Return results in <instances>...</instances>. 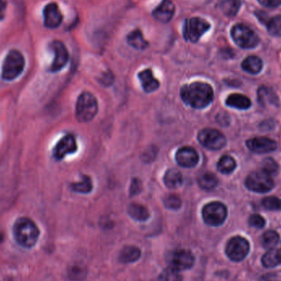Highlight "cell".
<instances>
[{
    "label": "cell",
    "mask_w": 281,
    "mask_h": 281,
    "mask_svg": "<svg viewBox=\"0 0 281 281\" xmlns=\"http://www.w3.org/2000/svg\"><path fill=\"white\" fill-rule=\"evenodd\" d=\"M138 77L142 83V87L143 90L147 92L150 93L152 91L157 90L159 87V83L157 79H155L154 77L152 71L150 68L142 71L138 73Z\"/></svg>",
    "instance_id": "16"
},
{
    "label": "cell",
    "mask_w": 281,
    "mask_h": 281,
    "mask_svg": "<svg viewBox=\"0 0 281 281\" xmlns=\"http://www.w3.org/2000/svg\"><path fill=\"white\" fill-rule=\"evenodd\" d=\"M248 149L257 154L269 153L277 149V143L266 136H256L246 142Z\"/></svg>",
    "instance_id": "13"
},
{
    "label": "cell",
    "mask_w": 281,
    "mask_h": 281,
    "mask_svg": "<svg viewBox=\"0 0 281 281\" xmlns=\"http://www.w3.org/2000/svg\"><path fill=\"white\" fill-rule=\"evenodd\" d=\"M231 36L236 45L243 49H253L260 42L256 32L244 24L234 26L231 29Z\"/></svg>",
    "instance_id": "5"
},
{
    "label": "cell",
    "mask_w": 281,
    "mask_h": 281,
    "mask_svg": "<svg viewBox=\"0 0 281 281\" xmlns=\"http://www.w3.org/2000/svg\"><path fill=\"white\" fill-rule=\"evenodd\" d=\"M199 143L211 151H219L226 145V136L213 128H205L198 133Z\"/></svg>",
    "instance_id": "10"
},
{
    "label": "cell",
    "mask_w": 281,
    "mask_h": 281,
    "mask_svg": "<svg viewBox=\"0 0 281 281\" xmlns=\"http://www.w3.org/2000/svg\"><path fill=\"white\" fill-rule=\"evenodd\" d=\"M262 264L266 268H274L281 265L280 249H269L262 257Z\"/></svg>",
    "instance_id": "17"
},
{
    "label": "cell",
    "mask_w": 281,
    "mask_h": 281,
    "mask_svg": "<svg viewBox=\"0 0 281 281\" xmlns=\"http://www.w3.org/2000/svg\"><path fill=\"white\" fill-rule=\"evenodd\" d=\"M262 171L272 178L279 174V166L272 158H266L262 163Z\"/></svg>",
    "instance_id": "29"
},
{
    "label": "cell",
    "mask_w": 281,
    "mask_h": 281,
    "mask_svg": "<svg viewBox=\"0 0 281 281\" xmlns=\"http://www.w3.org/2000/svg\"><path fill=\"white\" fill-rule=\"evenodd\" d=\"M164 181L168 188H178L183 184V175L181 172L178 171L177 169H170L167 170L164 178Z\"/></svg>",
    "instance_id": "22"
},
{
    "label": "cell",
    "mask_w": 281,
    "mask_h": 281,
    "mask_svg": "<svg viewBox=\"0 0 281 281\" xmlns=\"http://www.w3.org/2000/svg\"><path fill=\"white\" fill-rule=\"evenodd\" d=\"M241 7L240 0H224L220 3L219 8L222 9L224 14L227 17H234Z\"/></svg>",
    "instance_id": "26"
},
{
    "label": "cell",
    "mask_w": 281,
    "mask_h": 281,
    "mask_svg": "<svg viewBox=\"0 0 281 281\" xmlns=\"http://www.w3.org/2000/svg\"><path fill=\"white\" fill-rule=\"evenodd\" d=\"M226 103L228 106L238 110H248L252 105L250 99L241 94H232L228 96Z\"/></svg>",
    "instance_id": "18"
},
{
    "label": "cell",
    "mask_w": 281,
    "mask_h": 281,
    "mask_svg": "<svg viewBox=\"0 0 281 281\" xmlns=\"http://www.w3.org/2000/svg\"><path fill=\"white\" fill-rule=\"evenodd\" d=\"M248 223L249 226L256 229H263L266 226V220L264 218L258 214H253L251 215L248 219Z\"/></svg>",
    "instance_id": "35"
},
{
    "label": "cell",
    "mask_w": 281,
    "mask_h": 281,
    "mask_svg": "<svg viewBox=\"0 0 281 281\" xmlns=\"http://www.w3.org/2000/svg\"><path fill=\"white\" fill-rule=\"evenodd\" d=\"M175 6L171 0H163L162 4L153 11L152 15L157 21L166 23L174 17Z\"/></svg>",
    "instance_id": "15"
},
{
    "label": "cell",
    "mask_w": 281,
    "mask_h": 281,
    "mask_svg": "<svg viewBox=\"0 0 281 281\" xmlns=\"http://www.w3.org/2000/svg\"><path fill=\"white\" fill-rule=\"evenodd\" d=\"M70 187L74 192L88 193L92 189V183H91L90 177L87 175H83V180L81 182L73 183V184H71Z\"/></svg>",
    "instance_id": "30"
},
{
    "label": "cell",
    "mask_w": 281,
    "mask_h": 281,
    "mask_svg": "<svg viewBox=\"0 0 281 281\" xmlns=\"http://www.w3.org/2000/svg\"><path fill=\"white\" fill-rule=\"evenodd\" d=\"M140 182L138 179H133L132 181V186H131V195H136L140 192V191L142 190V188H140Z\"/></svg>",
    "instance_id": "37"
},
{
    "label": "cell",
    "mask_w": 281,
    "mask_h": 281,
    "mask_svg": "<svg viewBox=\"0 0 281 281\" xmlns=\"http://www.w3.org/2000/svg\"><path fill=\"white\" fill-rule=\"evenodd\" d=\"M97 101L95 96L90 92L82 93L76 105V117L79 122H89L97 114Z\"/></svg>",
    "instance_id": "4"
},
{
    "label": "cell",
    "mask_w": 281,
    "mask_h": 281,
    "mask_svg": "<svg viewBox=\"0 0 281 281\" xmlns=\"http://www.w3.org/2000/svg\"><path fill=\"white\" fill-rule=\"evenodd\" d=\"M262 204L268 211H278L281 209V199L275 196H267L263 199Z\"/></svg>",
    "instance_id": "33"
},
{
    "label": "cell",
    "mask_w": 281,
    "mask_h": 281,
    "mask_svg": "<svg viewBox=\"0 0 281 281\" xmlns=\"http://www.w3.org/2000/svg\"><path fill=\"white\" fill-rule=\"evenodd\" d=\"M267 31L270 35L273 36L280 37L281 36V15H277L275 17L268 20L267 23Z\"/></svg>",
    "instance_id": "31"
},
{
    "label": "cell",
    "mask_w": 281,
    "mask_h": 281,
    "mask_svg": "<svg viewBox=\"0 0 281 281\" xmlns=\"http://www.w3.org/2000/svg\"><path fill=\"white\" fill-rule=\"evenodd\" d=\"M170 267L177 271L188 270L194 264V256L192 252L186 249H178L170 253L169 256Z\"/></svg>",
    "instance_id": "11"
},
{
    "label": "cell",
    "mask_w": 281,
    "mask_h": 281,
    "mask_svg": "<svg viewBox=\"0 0 281 281\" xmlns=\"http://www.w3.org/2000/svg\"><path fill=\"white\" fill-rule=\"evenodd\" d=\"M227 215V207L219 202L208 203L203 209V219L210 226H222L226 222Z\"/></svg>",
    "instance_id": "6"
},
{
    "label": "cell",
    "mask_w": 281,
    "mask_h": 281,
    "mask_svg": "<svg viewBox=\"0 0 281 281\" xmlns=\"http://www.w3.org/2000/svg\"><path fill=\"white\" fill-rule=\"evenodd\" d=\"M184 103L194 109L207 107L213 101L214 91L207 83L196 82L184 86L180 91Z\"/></svg>",
    "instance_id": "2"
},
{
    "label": "cell",
    "mask_w": 281,
    "mask_h": 281,
    "mask_svg": "<svg viewBox=\"0 0 281 281\" xmlns=\"http://www.w3.org/2000/svg\"><path fill=\"white\" fill-rule=\"evenodd\" d=\"M257 94H258L259 103L262 106H266V105L277 106V104L279 103V99L277 97L276 94L268 87H260L257 91Z\"/></svg>",
    "instance_id": "21"
},
{
    "label": "cell",
    "mask_w": 281,
    "mask_h": 281,
    "mask_svg": "<svg viewBox=\"0 0 281 281\" xmlns=\"http://www.w3.org/2000/svg\"><path fill=\"white\" fill-rule=\"evenodd\" d=\"M250 252V244L246 238L235 236L229 240L226 248L228 257L235 263H239L246 258Z\"/></svg>",
    "instance_id": "8"
},
{
    "label": "cell",
    "mask_w": 281,
    "mask_h": 281,
    "mask_svg": "<svg viewBox=\"0 0 281 281\" xmlns=\"http://www.w3.org/2000/svg\"><path fill=\"white\" fill-rule=\"evenodd\" d=\"M140 257V250L137 247L125 246L119 253V260L122 263H135Z\"/></svg>",
    "instance_id": "20"
},
{
    "label": "cell",
    "mask_w": 281,
    "mask_h": 281,
    "mask_svg": "<svg viewBox=\"0 0 281 281\" xmlns=\"http://www.w3.org/2000/svg\"><path fill=\"white\" fill-rule=\"evenodd\" d=\"M197 182L200 188L204 190H211L217 186L218 178L211 172H205L199 176Z\"/></svg>",
    "instance_id": "25"
},
{
    "label": "cell",
    "mask_w": 281,
    "mask_h": 281,
    "mask_svg": "<svg viewBox=\"0 0 281 281\" xmlns=\"http://www.w3.org/2000/svg\"><path fill=\"white\" fill-rule=\"evenodd\" d=\"M13 236L16 242L26 248L35 246L39 236L37 225L29 217L18 218L13 227Z\"/></svg>",
    "instance_id": "3"
},
{
    "label": "cell",
    "mask_w": 281,
    "mask_h": 281,
    "mask_svg": "<svg viewBox=\"0 0 281 281\" xmlns=\"http://www.w3.org/2000/svg\"><path fill=\"white\" fill-rule=\"evenodd\" d=\"M245 185L252 192L265 193L272 190L275 184L271 177L260 170L249 174L245 180Z\"/></svg>",
    "instance_id": "9"
},
{
    "label": "cell",
    "mask_w": 281,
    "mask_h": 281,
    "mask_svg": "<svg viewBox=\"0 0 281 281\" xmlns=\"http://www.w3.org/2000/svg\"><path fill=\"white\" fill-rule=\"evenodd\" d=\"M77 150V142L75 136L73 134H67L63 136L54 146L53 156L56 160H61L66 155L75 153Z\"/></svg>",
    "instance_id": "12"
},
{
    "label": "cell",
    "mask_w": 281,
    "mask_h": 281,
    "mask_svg": "<svg viewBox=\"0 0 281 281\" xmlns=\"http://www.w3.org/2000/svg\"><path fill=\"white\" fill-rule=\"evenodd\" d=\"M263 60L257 56H248L243 61L242 68L250 74H257L263 69Z\"/></svg>",
    "instance_id": "19"
},
{
    "label": "cell",
    "mask_w": 281,
    "mask_h": 281,
    "mask_svg": "<svg viewBox=\"0 0 281 281\" xmlns=\"http://www.w3.org/2000/svg\"><path fill=\"white\" fill-rule=\"evenodd\" d=\"M182 275L175 269L167 268L159 275V281H182Z\"/></svg>",
    "instance_id": "32"
},
{
    "label": "cell",
    "mask_w": 281,
    "mask_h": 281,
    "mask_svg": "<svg viewBox=\"0 0 281 281\" xmlns=\"http://www.w3.org/2000/svg\"><path fill=\"white\" fill-rule=\"evenodd\" d=\"M128 212L132 219L138 222H145L150 216L148 210L143 205L136 204V203H132L129 206Z\"/></svg>",
    "instance_id": "23"
},
{
    "label": "cell",
    "mask_w": 281,
    "mask_h": 281,
    "mask_svg": "<svg viewBox=\"0 0 281 281\" xmlns=\"http://www.w3.org/2000/svg\"><path fill=\"white\" fill-rule=\"evenodd\" d=\"M164 203L167 208L177 210L181 207V199L176 195H170L166 196L164 200Z\"/></svg>",
    "instance_id": "34"
},
{
    "label": "cell",
    "mask_w": 281,
    "mask_h": 281,
    "mask_svg": "<svg viewBox=\"0 0 281 281\" xmlns=\"http://www.w3.org/2000/svg\"><path fill=\"white\" fill-rule=\"evenodd\" d=\"M279 241V235L276 231L268 230L260 236V244L263 248L272 249L276 246Z\"/></svg>",
    "instance_id": "27"
},
{
    "label": "cell",
    "mask_w": 281,
    "mask_h": 281,
    "mask_svg": "<svg viewBox=\"0 0 281 281\" xmlns=\"http://www.w3.org/2000/svg\"><path fill=\"white\" fill-rule=\"evenodd\" d=\"M176 162L184 168H192L196 166L199 162L198 153L194 148L184 147L180 148L175 155Z\"/></svg>",
    "instance_id": "14"
},
{
    "label": "cell",
    "mask_w": 281,
    "mask_h": 281,
    "mask_svg": "<svg viewBox=\"0 0 281 281\" xmlns=\"http://www.w3.org/2000/svg\"><path fill=\"white\" fill-rule=\"evenodd\" d=\"M127 41L132 47L135 48L136 50H145L148 46V42L144 39L142 31L138 29L132 31L128 35Z\"/></svg>",
    "instance_id": "24"
},
{
    "label": "cell",
    "mask_w": 281,
    "mask_h": 281,
    "mask_svg": "<svg viewBox=\"0 0 281 281\" xmlns=\"http://www.w3.org/2000/svg\"><path fill=\"white\" fill-rule=\"evenodd\" d=\"M26 28L23 0H0V46Z\"/></svg>",
    "instance_id": "1"
},
{
    "label": "cell",
    "mask_w": 281,
    "mask_h": 281,
    "mask_svg": "<svg viewBox=\"0 0 281 281\" xmlns=\"http://www.w3.org/2000/svg\"><path fill=\"white\" fill-rule=\"evenodd\" d=\"M257 1L260 5L270 9H275L281 5V0H257Z\"/></svg>",
    "instance_id": "36"
},
{
    "label": "cell",
    "mask_w": 281,
    "mask_h": 281,
    "mask_svg": "<svg viewBox=\"0 0 281 281\" xmlns=\"http://www.w3.org/2000/svg\"><path fill=\"white\" fill-rule=\"evenodd\" d=\"M210 28V23L202 17L187 19L184 25V39L196 43Z\"/></svg>",
    "instance_id": "7"
},
{
    "label": "cell",
    "mask_w": 281,
    "mask_h": 281,
    "mask_svg": "<svg viewBox=\"0 0 281 281\" xmlns=\"http://www.w3.org/2000/svg\"><path fill=\"white\" fill-rule=\"evenodd\" d=\"M235 160L230 155H224L217 164V169L222 174H230L236 169Z\"/></svg>",
    "instance_id": "28"
}]
</instances>
